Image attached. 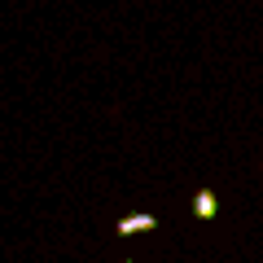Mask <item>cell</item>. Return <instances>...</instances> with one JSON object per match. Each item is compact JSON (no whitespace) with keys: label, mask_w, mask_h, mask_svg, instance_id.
I'll list each match as a JSON object with an SVG mask.
<instances>
[{"label":"cell","mask_w":263,"mask_h":263,"mask_svg":"<svg viewBox=\"0 0 263 263\" xmlns=\"http://www.w3.org/2000/svg\"><path fill=\"white\" fill-rule=\"evenodd\" d=\"M154 228H158V219L149 211H136V215L119 219V237H141V233H154Z\"/></svg>","instance_id":"1"},{"label":"cell","mask_w":263,"mask_h":263,"mask_svg":"<svg viewBox=\"0 0 263 263\" xmlns=\"http://www.w3.org/2000/svg\"><path fill=\"white\" fill-rule=\"evenodd\" d=\"M193 215L197 219H215L219 215V193L215 189H197L193 193Z\"/></svg>","instance_id":"2"}]
</instances>
